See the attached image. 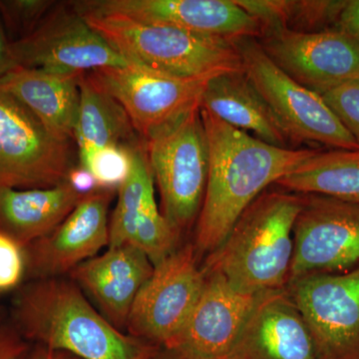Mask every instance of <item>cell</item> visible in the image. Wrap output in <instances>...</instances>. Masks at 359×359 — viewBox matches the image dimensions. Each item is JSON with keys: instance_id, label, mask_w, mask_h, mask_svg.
<instances>
[{"instance_id": "cell-23", "label": "cell", "mask_w": 359, "mask_h": 359, "mask_svg": "<svg viewBox=\"0 0 359 359\" xmlns=\"http://www.w3.org/2000/svg\"><path fill=\"white\" fill-rule=\"evenodd\" d=\"M276 185L301 195L330 196L359 204V150L316 151Z\"/></svg>"}, {"instance_id": "cell-33", "label": "cell", "mask_w": 359, "mask_h": 359, "mask_svg": "<svg viewBox=\"0 0 359 359\" xmlns=\"http://www.w3.org/2000/svg\"><path fill=\"white\" fill-rule=\"evenodd\" d=\"M11 42L7 40L2 26L0 25V79L6 76L7 73L18 68L11 51Z\"/></svg>"}, {"instance_id": "cell-31", "label": "cell", "mask_w": 359, "mask_h": 359, "mask_svg": "<svg viewBox=\"0 0 359 359\" xmlns=\"http://www.w3.org/2000/svg\"><path fill=\"white\" fill-rule=\"evenodd\" d=\"M65 181L82 198L101 190L91 172L80 166L71 168Z\"/></svg>"}, {"instance_id": "cell-1", "label": "cell", "mask_w": 359, "mask_h": 359, "mask_svg": "<svg viewBox=\"0 0 359 359\" xmlns=\"http://www.w3.org/2000/svg\"><path fill=\"white\" fill-rule=\"evenodd\" d=\"M201 109V108H200ZM209 146V174L196 226L198 259L209 256L255 200L318 150L269 145L201 109Z\"/></svg>"}, {"instance_id": "cell-24", "label": "cell", "mask_w": 359, "mask_h": 359, "mask_svg": "<svg viewBox=\"0 0 359 359\" xmlns=\"http://www.w3.org/2000/svg\"><path fill=\"white\" fill-rule=\"evenodd\" d=\"M154 185L145 148L135 146L131 149L128 178L118 189V202L110 218L108 247L128 244L146 203L155 196Z\"/></svg>"}, {"instance_id": "cell-19", "label": "cell", "mask_w": 359, "mask_h": 359, "mask_svg": "<svg viewBox=\"0 0 359 359\" xmlns=\"http://www.w3.org/2000/svg\"><path fill=\"white\" fill-rule=\"evenodd\" d=\"M80 76L18 67L0 79V87L32 111L52 135L70 141L79 111Z\"/></svg>"}, {"instance_id": "cell-11", "label": "cell", "mask_w": 359, "mask_h": 359, "mask_svg": "<svg viewBox=\"0 0 359 359\" xmlns=\"http://www.w3.org/2000/svg\"><path fill=\"white\" fill-rule=\"evenodd\" d=\"M313 335L318 359H359V266L287 285Z\"/></svg>"}, {"instance_id": "cell-34", "label": "cell", "mask_w": 359, "mask_h": 359, "mask_svg": "<svg viewBox=\"0 0 359 359\" xmlns=\"http://www.w3.org/2000/svg\"><path fill=\"white\" fill-rule=\"evenodd\" d=\"M30 359H79L65 351H52L46 347L36 346L32 349Z\"/></svg>"}, {"instance_id": "cell-9", "label": "cell", "mask_w": 359, "mask_h": 359, "mask_svg": "<svg viewBox=\"0 0 359 359\" xmlns=\"http://www.w3.org/2000/svg\"><path fill=\"white\" fill-rule=\"evenodd\" d=\"M18 67L82 75L131 65L83 16L60 6L51 9L29 34L11 42Z\"/></svg>"}, {"instance_id": "cell-2", "label": "cell", "mask_w": 359, "mask_h": 359, "mask_svg": "<svg viewBox=\"0 0 359 359\" xmlns=\"http://www.w3.org/2000/svg\"><path fill=\"white\" fill-rule=\"evenodd\" d=\"M11 306L28 342L79 359H150L160 348L115 327L69 278L26 282Z\"/></svg>"}, {"instance_id": "cell-20", "label": "cell", "mask_w": 359, "mask_h": 359, "mask_svg": "<svg viewBox=\"0 0 359 359\" xmlns=\"http://www.w3.org/2000/svg\"><path fill=\"white\" fill-rule=\"evenodd\" d=\"M200 108L233 128L254 134L264 143L290 148L289 134L244 71L223 73L208 80Z\"/></svg>"}, {"instance_id": "cell-26", "label": "cell", "mask_w": 359, "mask_h": 359, "mask_svg": "<svg viewBox=\"0 0 359 359\" xmlns=\"http://www.w3.org/2000/svg\"><path fill=\"white\" fill-rule=\"evenodd\" d=\"M135 147V146H134ZM125 146H111L97 150L80 163L95 177L101 190L112 191L128 178L131 170V149Z\"/></svg>"}, {"instance_id": "cell-4", "label": "cell", "mask_w": 359, "mask_h": 359, "mask_svg": "<svg viewBox=\"0 0 359 359\" xmlns=\"http://www.w3.org/2000/svg\"><path fill=\"white\" fill-rule=\"evenodd\" d=\"M125 60L141 69L185 80L243 71L233 39L119 15L80 14Z\"/></svg>"}, {"instance_id": "cell-32", "label": "cell", "mask_w": 359, "mask_h": 359, "mask_svg": "<svg viewBox=\"0 0 359 359\" xmlns=\"http://www.w3.org/2000/svg\"><path fill=\"white\" fill-rule=\"evenodd\" d=\"M335 28L359 44V0H348L339 14Z\"/></svg>"}, {"instance_id": "cell-15", "label": "cell", "mask_w": 359, "mask_h": 359, "mask_svg": "<svg viewBox=\"0 0 359 359\" xmlns=\"http://www.w3.org/2000/svg\"><path fill=\"white\" fill-rule=\"evenodd\" d=\"M112 191L85 196L46 237L25 247L26 282L69 275L109 245Z\"/></svg>"}, {"instance_id": "cell-14", "label": "cell", "mask_w": 359, "mask_h": 359, "mask_svg": "<svg viewBox=\"0 0 359 359\" xmlns=\"http://www.w3.org/2000/svg\"><path fill=\"white\" fill-rule=\"evenodd\" d=\"M79 14L119 15L228 39L261 37L262 27L236 0H85Z\"/></svg>"}, {"instance_id": "cell-8", "label": "cell", "mask_w": 359, "mask_h": 359, "mask_svg": "<svg viewBox=\"0 0 359 359\" xmlns=\"http://www.w3.org/2000/svg\"><path fill=\"white\" fill-rule=\"evenodd\" d=\"M69 141L52 135L0 87V188H49L70 171Z\"/></svg>"}, {"instance_id": "cell-17", "label": "cell", "mask_w": 359, "mask_h": 359, "mask_svg": "<svg viewBox=\"0 0 359 359\" xmlns=\"http://www.w3.org/2000/svg\"><path fill=\"white\" fill-rule=\"evenodd\" d=\"M154 271L142 250L131 245L108 247L70 271L73 280L95 308L121 332L139 292Z\"/></svg>"}, {"instance_id": "cell-36", "label": "cell", "mask_w": 359, "mask_h": 359, "mask_svg": "<svg viewBox=\"0 0 359 359\" xmlns=\"http://www.w3.org/2000/svg\"><path fill=\"white\" fill-rule=\"evenodd\" d=\"M4 325V321H2L1 311H0V327Z\"/></svg>"}, {"instance_id": "cell-10", "label": "cell", "mask_w": 359, "mask_h": 359, "mask_svg": "<svg viewBox=\"0 0 359 359\" xmlns=\"http://www.w3.org/2000/svg\"><path fill=\"white\" fill-rule=\"evenodd\" d=\"M302 196L287 283L359 266V204L316 194Z\"/></svg>"}, {"instance_id": "cell-29", "label": "cell", "mask_w": 359, "mask_h": 359, "mask_svg": "<svg viewBox=\"0 0 359 359\" xmlns=\"http://www.w3.org/2000/svg\"><path fill=\"white\" fill-rule=\"evenodd\" d=\"M323 98L359 145V80L340 85Z\"/></svg>"}, {"instance_id": "cell-35", "label": "cell", "mask_w": 359, "mask_h": 359, "mask_svg": "<svg viewBox=\"0 0 359 359\" xmlns=\"http://www.w3.org/2000/svg\"><path fill=\"white\" fill-rule=\"evenodd\" d=\"M150 359H188L173 349L159 348Z\"/></svg>"}, {"instance_id": "cell-7", "label": "cell", "mask_w": 359, "mask_h": 359, "mask_svg": "<svg viewBox=\"0 0 359 359\" xmlns=\"http://www.w3.org/2000/svg\"><path fill=\"white\" fill-rule=\"evenodd\" d=\"M205 276L193 244L180 245L154 266L127 321L126 332L160 348L178 344L199 302Z\"/></svg>"}, {"instance_id": "cell-13", "label": "cell", "mask_w": 359, "mask_h": 359, "mask_svg": "<svg viewBox=\"0 0 359 359\" xmlns=\"http://www.w3.org/2000/svg\"><path fill=\"white\" fill-rule=\"evenodd\" d=\"M87 76L126 111L134 129L144 138L200 107L208 80L178 79L136 66L105 68Z\"/></svg>"}, {"instance_id": "cell-30", "label": "cell", "mask_w": 359, "mask_h": 359, "mask_svg": "<svg viewBox=\"0 0 359 359\" xmlns=\"http://www.w3.org/2000/svg\"><path fill=\"white\" fill-rule=\"evenodd\" d=\"M32 349L13 323L0 327V359H30Z\"/></svg>"}, {"instance_id": "cell-12", "label": "cell", "mask_w": 359, "mask_h": 359, "mask_svg": "<svg viewBox=\"0 0 359 359\" xmlns=\"http://www.w3.org/2000/svg\"><path fill=\"white\" fill-rule=\"evenodd\" d=\"M261 37L264 52L283 72L320 96L359 80V44L337 28L318 32L276 28Z\"/></svg>"}, {"instance_id": "cell-3", "label": "cell", "mask_w": 359, "mask_h": 359, "mask_svg": "<svg viewBox=\"0 0 359 359\" xmlns=\"http://www.w3.org/2000/svg\"><path fill=\"white\" fill-rule=\"evenodd\" d=\"M304 196L266 190L233 224L223 243L201 264L238 294L283 289L294 255V229Z\"/></svg>"}, {"instance_id": "cell-16", "label": "cell", "mask_w": 359, "mask_h": 359, "mask_svg": "<svg viewBox=\"0 0 359 359\" xmlns=\"http://www.w3.org/2000/svg\"><path fill=\"white\" fill-rule=\"evenodd\" d=\"M230 359H318L311 330L287 287L257 294Z\"/></svg>"}, {"instance_id": "cell-21", "label": "cell", "mask_w": 359, "mask_h": 359, "mask_svg": "<svg viewBox=\"0 0 359 359\" xmlns=\"http://www.w3.org/2000/svg\"><path fill=\"white\" fill-rule=\"evenodd\" d=\"M81 198L66 181L49 188H0V233L27 247L55 230Z\"/></svg>"}, {"instance_id": "cell-6", "label": "cell", "mask_w": 359, "mask_h": 359, "mask_svg": "<svg viewBox=\"0 0 359 359\" xmlns=\"http://www.w3.org/2000/svg\"><path fill=\"white\" fill-rule=\"evenodd\" d=\"M243 71L282 123L292 142L321 144L332 150H359L353 137L323 96L283 72L255 39H233Z\"/></svg>"}, {"instance_id": "cell-22", "label": "cell", "mask_w": 359, "mask_h": 359, "mask_svg": "<svg viewBox=\"0 0 359 359\" xmlns=\"http://www.w3.org/2000/svg\"><path fill=\"white\" fill-rule=\"evenodd\" d=\"M80 104L74 139L80 163L92 153L111 146L134 147V127L121 105L90 80L79 78Z\"/></svg>"}, {"instance_id": "cell-18", "label": "cell", "mask_w": 359, "mask_h": 359, "mask_svg": "<svg viewBox=\"0 0 359 359\" xmlns=\"http://www.w3.org/2000/svg\"><path fill=\"white\" fill-rule=\"evenodd\" d=\"M205 276L199 302L173 351L188 359H230L257 294H238L221 276Z\"/></svg>"}, {"instance_id": "cell-27", "label": "cell", "mask_w": 359, "mask_h": 359, "mask_svg": "<svg viewBox=\"0 0 359 359\" xmlns=\"http://www.w3.org/2000/svg\"><path fill=\"white\" fill-rule=\"evenodd\" d=\"M53 4L48 0H0V13L11 32L25 33V37L48 14Z\"/></svg>"}, {"instance_id": "cell-25", "label": "cell", "mask_w": 359, "mask_h": 359, "mask_svg": "<svg viewBox=\"0 0 359 359\" xmlns=\"http://www.w3.org/2000/svg\"><path fill=\"white\" fill-rule=\"evenodd\" d=\"M346 1H283L273 0L278 28L318 32L337 26Z\"/></svg>"}, {"instance_id": "cell-28", "label": "cell", "mask_w": 359, "mask_h": 359, "mask_svg": "<svg viewBox=\"0 0 359 359\" xmlns=\"http://www.w3.org/2000/svg\"><path fill=\"white\" fill-rule=\"evenodd\" d=\"M25 280V248L0 233V295L16 292Z\"/></svg>"}, {"instance_id": "cell-5", "label": "cell", "mask_w": 359, "mask_h": 359, "mask_svg": "<svg viewBox=\"0 0 359 359\" xmlns=\"http://www.w3.org/2000/svg\"><path fill=\"white\" fill-rule=\"evenodd\" d=\"M161 212L180 236L197 222L209 174V146L200 107L188 111L145 139Z\"/></svg>"}]
</instances>
